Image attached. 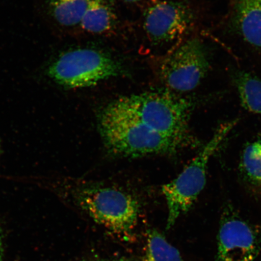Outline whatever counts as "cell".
<instances>
[{"label":"cell","instance_id":"4","mask_svg":"<svg viewBox=\"0 0 261 261\" xmlns=\"http://www.w3.org/2000/svg\"><path fill=\"white\" fill-rule=\"evenodd\" d=\"M77 200L94 221L115 233L127 234L138 220L139 204L132 195L112 187L81 189Z\"/></svg>","mask_w":261,"mask_h":261},{"label":"cell","instance_id":"14","mask_svg":"<svg viewBox=\"0 0 261 261\" xmlns=\"http://www.w3.org/2000/svg\"><path fill=\"white\" fill-rule=\"evenodd\" d=\"M241 168L248 181L261 189V140L249 143L244 148Z\"/></svg>","mask_w":261,"mask_h":261},{"label":"cell","instance_id":"1","mask_svg":"<svg viewBox=\"0 0 261 261\" xmlns=\"http://www.w3.org/2000/svg\"><path fill=\"white\" fill-rule=\"evenodd\" d=\"M109 109L144 124L187 146L195 140L189 129L194 103L171 90H161L120 97L107 106Z\"/></svg>","mask_w":261,"mask_h":261},{"label":"cell","instance_id":"3","mask_svg":"<svg viewBox=\"0 0 261 261\" xmlns=\"http://www.w3.org/2000/svg\"><path fill=\"white\" fill-rule=\"evenodd\" d=\"M237 120L222 124L195 158L174 180L163 186L168 207L166 229L190 210L206 182L208 163L224 140L237 125Z\"/></svg>","mask_w":261,"mask_h":261},{"label":"cell","instance_id":"17","mask_svg":"<svg viewBox=\"0 0 261 261\" xmlns=\"http://www.w3.org/2000/svg\"><path fill=\"white\" fill-rule=\"evenodd\" d=\"M124 1L130 3H136L141 1V0H124Z\"/></svg>","mask_w":261,"mask_h":261},{"label":"cell","instance_id":"8","mask_svg":"<svg viewBox=\"0 0 261 261\" xmlns=\"http://www.w3.org/2000/svg\"><path fill=\"white\" fill-rule=\"evenodd\" d=\"M193 22V12L185 3L159 2L147 10L144 28L151 41L163 43L181 37Z\"/></svg>","mask_w":261,"mask_h":261},{"label":"cell","instance_id":"15","mask_svg":"<svg viewBox=\"0 0 261 261\" xmlns=\"http://www.w3.org/2000/svg\"><path fill=\"white\" fill-rule=\"evenodd\" d=\"M80 261H128L125 257H108L99 255L88 256Z\"/></svg>","mask_w":261,"mask_h":261},{"label":"cell","instance_id":"7","mask_svg":"<svg viewBox=\"0 0 261 261\" xmlns=\"http://www.w3.org/2000/svg\"><path fill=\"white\" fill-rule=\"evenodd\" d=\"M217 261H254L260 247L256 230L231 208L222 217Z\"/></svg>","mask_w":261,"mask_h":261},{"label":"cell","instance_id":"10","mask_svg":"<svg viewBox=\"0 0 261 261\" xmlns=\"http://www.w3.org/2000/svg\"><path fill=\"white\" fill-rule=\"evenodd\" d=\"M115 15L107 0H90L80 26L93 34L109 32L115 24Z\"/></svg>","mask_w":261,"mask_h":261},{"label":"cell","instance_id":"6","mask_svg":"<svg viewBox=\"0 0 261 261\" xmlns=\"http://www.w3.org/2000/svg\"><path fill=\"white\" fill-rule=\"evenodd\" d=\"M210 68L206 48L200 40L193 38L165 57L160 65L159 73L170 90L187 92L198 86Z\"/></svg>","mask_w":261,"mask_h":261},{"label":"cell","instance_id":"13","mask_svg":"<svg viewBox=\"0 0 261 261\" xmlns=\"http://www.w3.org/2000/svg\"><path fill=\"white\" fill-rule=\"evenodd\" d=\"M141 261H185L177 248L169 243L164 234L156 229L147 234L145 252Z\"/></svg>","mask_w":261,"mask_h":261},{"label":"cell","instance_id":"12","mask_svg":"<svg viewBox=\"0 0 261 261\" xmlns=\"http://www.w3.org/2000/svg\"><path fill=\"white\" fill-rule=\"evenodd\" d=\"M90 0H46L50 14L65 27L80 25Z\"/></svg>","mask_w":261,"mask_h":261},{"label":"cell","instance_id":"16","mask_svg":"<svg viewBox=\"0 0 261 261\" xmlns=\"http://www.w3.org/2000/svg\"><path fill=\"white\" fill-rule=\"evenodd\" d=\"M4 236H3V231L1 227H0V261H3V256H4Z\"/></svg>","mask_w":261,"mask_h":261},{"label":"cell","instance_id":"5","mask_svg":"<svg viewBox=\"0 0 261 261\" xmlns=\"http://www.w3.org/2000/svg\"><path fill=\"white\" fill-rule=\"evenodd\" d=\"M120 73L121 67L113 58L89 48L65 52L50 65L48 70L52 80L67 89L96 86Z\"/></svg>","mask_w":261,"mask_h":261},{"label":"cell","instance_id":"11","mask_svg":"<svg viewBox=\"0 0 261 261\" xmlns=\"http://www.w3.org/2000/svg\"><path fill=\"white\" fill-rule=\"evenodd\" d=\"M233 81L244 109L261 115V80L240 70L233 74Z\"/></svg>","mask_w":261,"mask_h":261},{"label":"cell","instance_id":"9","mask_svg":"<svg viewBox=\"0 0 261 261\" xmlns=\"http://www.w3.org/2000/svg\"><path fill=\"white\" fill-rule=\"evenodd\" d=\"M232 25L248 44L261 48V0H234Z\"/></svg>","mask_w":261,"mask_h":261},{"label":"cell","instance_id":"2","mask_svg":"<svg viewBox=\"0 0 261 261\" xmlns=\"http://www.w3.org/2000/svg\"><path fill=\"white\" fill-rule=\"evenodd\" d=\"M98 126L108 151L116 156L172 155L188 147L107 106L98 116Z\"/></svg>","mask_w":261,"mask_h":261}]
</instances>
